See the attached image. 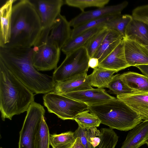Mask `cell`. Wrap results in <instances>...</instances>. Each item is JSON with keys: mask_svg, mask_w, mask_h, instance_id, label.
Wrapping results in <instances>:
<instances>
[{"mask_svg": "<svg viewBox=\"0 0 148 148\" xmlns=\"http://www.w3.org/2000/svg\"><path fill=\"white\" fill-rule=\"evenodd\" d=\"M32 48L0 47V60L23 85L36 94L54 90L53 77L40 72L32 61Z\"/></svg>", "mask_w": 148, "mask_h": 148, "instance_id": "obj_1", "label": "cell"}, {"mask_svg": "<svg viewBox=\"0 0 148 148\" xmlns=\"http://www.w3.org/2000/svg\"><path fill=\"white\" fill-rule=\"evenodd\" d=\"M42 29L40 18L34 5L30 0H20L12 6L10 40L3 47H32Z\"/></svg>", "mask_w": 148, "mask_h": 148, "instance_id": "obj_2", "label": "cell"}, {"mask_svg": "<svg viewBox=\"0 0 148 148\" xmlns=\"http://www.w3.org/2000/svg\"><path fill=\"white\" fill-rule=\"evenodd\" d=\"M34 95L0 60V110L3 121L27 111Z\"/></svg>", "mask_w": 148, "mask_h": 148, "instance_id": "obj_3", "label": "cell"}, {"mask_svg": "<svg viewBox=\"0 0 148 148\" xmlns=\"http://www.w3.org/2000/svg\"><path fill=\"white\" fill-rule=\"evenodd\" d=\"M87 110L99 118L101 123L112 129L128 131L143 121L138 114L117 98L89 106Z\"/></svg>", "mask_w": 148, "mask_h": 148, "instance_id": "obj_4", "label": "cell"}, {"mask_svg": "<svg viewBox=\"0 0 148 148\" xmlns=\"http://www.w3.org/2000/svg\"><path fill=\"white\" fill-rule=\"evenodd\" d=\"M50 29H42L38 40L33 46L32 61L38 71H50L57 68L60 50L48 38Z\"/></svg>", "mask_w": 148, "mask_h": 148, "instance_id": "obj_5", "label": "cell"}, {"mask_svg": "<svg viewBox=\"0 0 148 148\" xmlns=\"http://www.w3.org/2000/svg\"><path fill=\"white\" fill-rule=\"evenodd\" d=\"M43 99L48 111L63 120H74L78 114L88 109L87 104L54 91L45 94Z\"/></svg>", "mask_w": 148, "mask_h": 148, "instance_id": "obj_6", "label": "cell"}, {"mask_svg": "<svg viewBox=\"0 0 148 148\" xmlns=\"http://www.w3.org/2000/svg\"><path fill=\"white\" fill-rule=\"evenodd\" d=\"M66 55L64 60L53 73L52 77L56 83L87 73L89 68L88 62L90 58L84 47L74 50Z\"/></svg>", "mask_w": 148, "mask_h": 148, "instance_id": "obj_7", "label": "cell"}, {"mask_svg": "<svg viewBox=\"0 0 148 148\" xmlns=\"http://www.w3.org/2000/svg\"><path fill=\"white\" fill-rule=\"evenodd\" d=\"M45 113L43 106L40 104L34 101L30 105L19 133L18 148H34L36 133Z\"/></svg>", "mask_w": 148, "mask_h": 148, "instance_id": "obj_8", "label": "cell"}, {"mask_svg": "<svg viewBox=\"0 0 148 148\" xmlns=\"http://www.w3.org/2000/svg\"><path fill=\"white\" fill-rule=\"evenodd\" d=\"M40 17L42 29H50L60 14L62 0H32Z\"/></svg>", "mask_w": 148, "mask_h": 148, "instance_id": "obj_9", "label": "cell"}, {"mask_svg": "<svg viewBox=\"0 0 148 148\" xmlns=\"http://www.w3.org/2000/svg\"><path fill=\"white\" fill-rule=\"evenodd\" d=\"M128 4L127 1H124L117 5L105 6L94 10L82 12L69 21L70 26L74 28L91 20L110 15L120 14Z\"/></svg>", "mask_w": 148, "mask_h": 148, "instance_id": "obj_10", "label": "cell"}, {"mask_svg": "<svg viewBox=\"0 0 148 148\" xmlns=\"http://www.w3.org/2000/svg\"><path fill=\"white\" fill-rule=\"evenodd\" d=\"M126 60L129 66L148 65V52L137 41L123 37Z\"/></svg>", "mask_w": 148, "mask_h": 148, "instance_id": "obj_11", "label": "cell"}, {"mask_svg": "<svg viewBox=\"0 0 148 148\" xmlns=\"http://www.w3.org/2000/svg\"><path fill=\"white\" fill-rule=\"evenodd\" d=\"M71 27L69 22L60 14L51 28L49 39L61 49L71 38Z\"/></svg>", "mask_w": 148, "mask_h": 148, "instance_id": "obj_12", "label": "cell"}, {"mask_svg": "<svg viewBox=\"0 0 148 148\" xmlns=\"http://www.w3.org/2000/svg\"><path fill=\"white\" fill-rule=\"evenodd\" d=\"M88 106L99 104L115 98L103 88H93L62 95Z\"/></svg>", "mask_w": 148, "mask_h": 148, "instance_id": "obj_13", "label": "cell"}, {"mask_svg": "<svg viewBox=\"0 0 148 148\" xmlns=\"http://www.w3.org/2000/svg\"><path fill=\"white\" fill-rule=\"evenodd\" d=\"M116 96L138 114L143 121H148V92H135Z\"/></svg>", "mask_w": 148, "mask_h": 148, "instance_id": "obj_14", "label": "cell"}, {"mask_svg": "<svg viewBox=\"0 0 148 148\" xmlns=\"http://www.w3.org/2000/svg\"><path fill=\"white\" fill-rule=\"evenodd\" d=\"M87 73L82 74L66 80L56 82L53 90L61 95L92 89Z\"/></svg>", "mask_w": 148, "mask_h": 148, "instance_id": "obj_15", "label": "cell"}, {"mask_svg": "<svg viewBox=\"0 0 148 148\" xmlns=\"http://www.w3.org/2000/svg\"><path fill=\"white\" fill-rule=\"evenodd\" d=\"M98 67L116 73L130 67L125 58L123 39L114 50L99 63Z\"/></svg>", "mask_w": 148, "mask_h": 148, "instance_id": "obj_16", "label": "cell"}, {"mask_svg": "<svg viewBox=\"0 0 148 148\" xmlns=\"http://www.w3.org/2000/svg\"><path fill=\"white\" fill-rule=\"evenodd\" d=\"M148 140V121H143L128 133L121 148H139Z\"/></svg>", "mask_w": 148, "mask_h": 148, "instance_id": "obj_17", "label": "cell"}, {"mask_svg": "<svg viewBox=\"0 0 148 148\" xmlns=\"http://www.w3.org/2000/svg\"><path fill=\"white\" fill-rule=\"evenodd\" d=\"M16 1L8 0L0 8V47L4 46L9 41L12 4Z\"/></svg>", "mask_w": 148, "mask_h": 148, "instance_id": "obj_18", "label": "cell"}, {"mask_svg": "<svg viewBox=\"0 0 148 148\" xmlns=\"http://www.w3.org/2000/svg\"><path fill=\"white\" fill-rule=\"evenodd\" d=\"M123 37L117 31L108 29L106 35L92 57L98 59L99 63L116 48Z\"/></svg>", "mask_w": 148, "mask_h": 148, "instance_id": "obj_19", "label": "cell"}, {"mask_svg": "<svg viewBox=\"0 0 148 148\" xmlns=\"http://www.w3.org/2000/svg\"><path fill=\"white\" fill-rule=\"evenodd\" d=\"M124 37L136 40L143 45H148V25L133 18L126 27Z\"/></svg>", "mask_w": 148, "mask_h": 148, "instance_id": "obj_20", "label": "cell"}, {"mask_svg": "<svg viewBox=\"0 0 148 148\" xmlns=\"http://www.w3.org/2000/svg\"><path fill=\"white\" fill-rule=\"evenodd\" d=\"M105 26V25L98 26L86 31L73 38H70L61 50L66 55L74 50L84 47L93 36Z\"/></svg>", "mask_w": 148, "mask_h": 148, "instance_id": "obj_21", "label": "cell"}, {"mask_svg": "<svg viewBox=\"0 0 148 148\" xmlns=\"http://www.w3.org/2000/svg\"><path fill=\"white\" fill-rule=\"evenodd\" d=\"M74 134L76 138H80L86 148H94L100 142L101 132L96 127L85 128L79 126Z\"/></svg>", "mask_w": 148, "mask_h": 148, "instance_id": "obj_22", "label": "cell"}, {"mask_svg": "<svg viewBox=\"0 0 148 148\" xmlns=\"http://www.w3.org/2000/svg\"><path fill=\"white\" fill-rule=\"evenodd\" d=\"M126 85L135 92H148V77L137 73L128 71L121 74Z\"/></svg>", "mask_w": 148, "mask_h": 148, "instance_id": "obj_23", "label": "cell"}, {"mask_svg": "<svg viewBox=\"0 0 148 148\" xmlns=\"http://www.w3.org/2000/svg\"><path fill=\"white\" fill-rule=\"evenodd\" d=\"M115 71L97 67L94 69L92 73L88 75L90 85L98 88H107Z\"/></svg>", "mask_w": 148, "mask_h": 148, "instance_id": "obj_24", "label": "cell"}, {"mask_svg": "<svg viewBox=\"0 0 148 148\" xmlns=\"http://www.w3.org/2000/svg\"><path fill=\"white\" fill-rule=\"evenodd\" d=\"M76 138L74 132L68 131L50 135V145L52 148H72Z\"/></svg>", "mask_w": 148, "mask_h": 148, "instance_id": "obj_25", "label": "cell"}, {"mask_svg": "<svg viewBox=\"0 0 148 148\" xmlns=\"http://www.w3.org/2000/svg\"><path fill=\"white\" fill-rule=\"evenodd\" d=\"M49 134L44 116L43 115L36 133L34 148H50Z\"/></svg>", "mask_w": 148, "mask_h": 148, "instance_id": "obj_26", "label": "cell"}, {"mask_svg": "<svg viewBox=\"0 0 148 148\" xmlns=\"http://www.w3.org/2000/svg\"><path fill=\"white\" fill-rule=\"evenodd\" d=\"M118 15H110L91 20L74 27L71 31L70 38H73L88 30L100 25H105L107 22Z\"/></svg>", "mask_w": 148, "mask_h": 148, "instance_id": "obj_27", "label": "cell"}, {"mask_svg": "<svg viewBox=\"0 0 148 148\" xmlns=\"http://www.w3.org/2000/svg\"><path fill=\"white\" fill-rule=\"evenodd\" d=\"M132 19L131 15L120 14L107 22L105 25V27L108 29L117 31L123 37L126 27Z\"/></svg>", "mask_w": 148, "mask_h": 148, "instance_id": "obj_28", "label": "cell"}, {"mask_svg": "<svg viewBox=\"0 0 148 148\" xmlns=\"http://www.w3.org/2000/svg\"><path fill=\"white\" fill-rule=\"evenodd\" d=\"M107 88L109 89L108 92L116 96L127 94L135 91L130 88L123 80L121 74L114 75L108 84Z\"/></svg>", "mask_w": 148, "mask_h": 148, "instance_id": "obj_29", "label": "cell"}, {"mask_svg": "<svg viewBox=\"0 0 148 148\" xmlns=\"http://www.w3.org/2000/svg\"><path fill=\"white\" fill-rule=\"evenodd\" d=\"M81 127L88 128L99 127L101 121L95 114L90 113L88 110L78 114L74 119Z\"/></svg>", "mask_w": 148, "mask_h": 148, "instance_id": "obj_30", "label": "cell"}, {"mask_svg": "<svg viewBox=\"0 0 148 148\" xmlns=\"http://www.w3.org/2000/svg\"><path fill=\"white\" fill-rule=\"evenodd\" d=\"M108 29L105 26L93 36L87 42L84 47L90 58L92 57L99 47L108 33Z\"/></svg>", "mask_w": 148, "mask_h": 148, "instance_id": "obj_31", "label": "cell"}, {"mask_svg": "<svg viewBox=\"0 0 148 148\" xmlns=\"http://www.w3.org/2000/svg\"><path fill=\"white\" fill-rule=\"evenodd\" d=\"M99 144L94 148H115L118 140L115 132L110 128H102Z\"/></svg>", "mask_w": 148, "mask_h": 148, "instance_id": "obj_32", "label": "cell"}, {"mask_svg": "<svg viewBox=\"0 0 148 148\" xmlns=\"http://www.w3.org/2000/svg\"><path fill=\"white\" fill-rule=\"evenodd\" d=\"M110 0H65L64 4L79 8L82 12L84 11V9L90 7H97L98 8L105 6Z\"/></svg>", "mask_w": 148, "mask_h": 148, "instance_id": "obj_33", "label": "cell"}, {"mask_svg": "<svg viewBox=\"0 0 148 148\" xmlns=\"http://www.w3.org/2000/svg\"><path fill=\"white\" fill-rule=\"evenodd\" d=\"M132 16L133 19L143 22L148 25V4L135 8L132 11Z\"/></svg>", "mask_w": 148, "mask_h": 148, "instance_id": "obj_34", "label": "cell"}, {"mask_svg": "<svg viewBox=\"0 0 148 148\" xmlns=\"http://www.w3.org/2000/svg\"><path fill=\"white\" fill-rule=\"evenodd\" d=\"M99 62L97 58L92 57L90 58L88 62V65L89 67L94 69L97 67L99 64Z\"/></svg>", "mask_w": 148, "mask_h": 148, "instance_id": "obj_35", "label": "cell"}, {"mask_svg": "<svg viewBox=\"0 0 148 148\" xmlns=\"http://www.w3.org/2000/svg\"><path fill=\"white\" fill-rule=\"evenodd\" d=\"M143 74L148 77V65H141L136 66Z\"/></svg>", "mask_w": 148, "mask_h": 148, "instance_id": "obj_36", "label": "cell"}, {"mask_svg": "<svg viewBox=\"0 0 148 148\" xmlns=\"http://www.w3.org/2000/svg\"><path fill=\"white\" fill-rule=\"evenodd\" d=\"M72 148H86L79 137L76 138L75 142Z\"/></svg>", "mask_w": 148, "mask_h": 148, "instance_id": "obj_37", "label": "cell"}, {"mask_svg": "<svg viewBox=\"0 0 148 148\" xmlns=\"http://www.w3.org/2000/svg\"><path fill=\"white\" fill-rule=\"evenodd\" d=\"M144 47L146 49L148 52V45H143Z\"/></svg>", "mask_w": 148, "mask_h": 148, "instance_id": "obj_38", "label": "cell"}, {"mask_svg": "<svg viewBox=\"0 0 148 148\" xmlns=\"http://www.w3.org/2000/svg\"><path fill=\"white\" fill-rule=\"evenodd\" d=\"M146 144L147 145L148 147V140L147 141Z\"/></svg>", "mask_w": 148, "mask_h": 148, "instance_id": "obj_39", "label": "cell"}, {"mask_svg": "<svg viewBox=\"0 0 148 148\" xmlns=\"http://www.w3.org/2000/svg\"><path fill=\"white\" fill-rule=\"evenodd\" d=\"M0 148H2V147H1Z\"/></svg>", "mask_w": 148, "mask_h": 148, "instance_id": "obj_40", "label": "cell"}]
</instances>
